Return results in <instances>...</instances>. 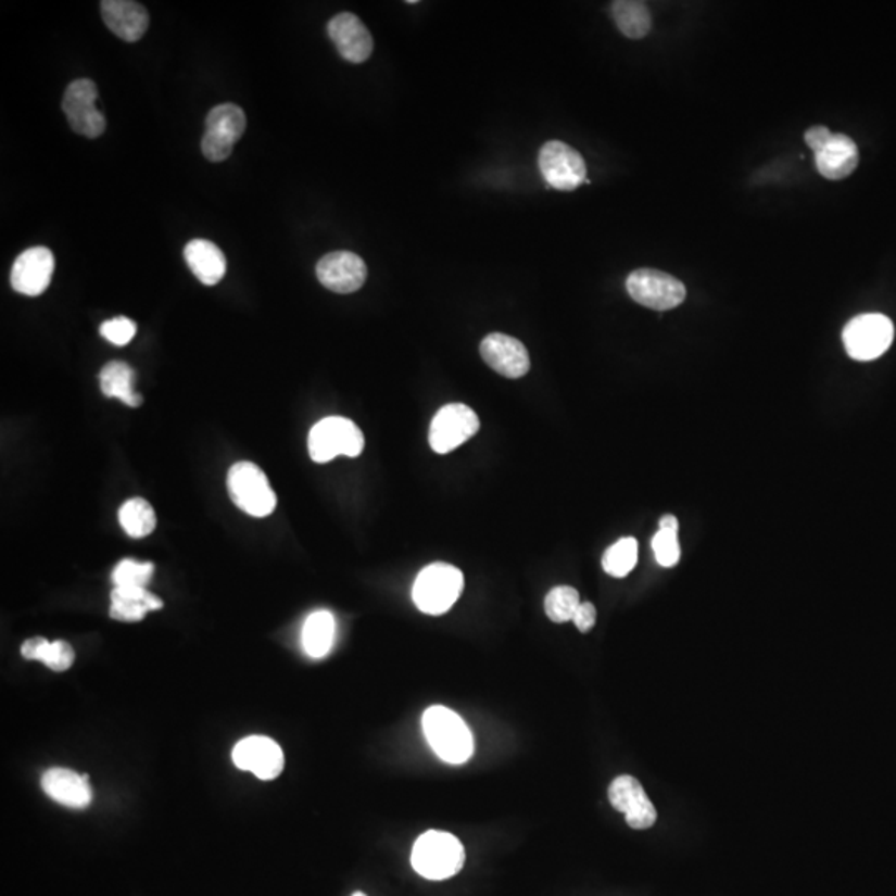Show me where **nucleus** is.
<instances>
[{
    "instance_id": "nucleus-33",
    "label": "nucleus",
    "mask_w": 896,
    "mask_h": 896,
    "mask_svg": "<svg viewBox=\"0 0 896 896\" xmlns=\"http://www.w3.org/2000/svg\"><path fill=\"white\" fill-rule=\"evenodd\" d=\"M575 626L581 633H588L596 624V608L591 603H581L573 616Z\"/></svg>"
},
{
    "instance_id": "nucleus-5",
    "label": "nucleus",
    "mask_w": 896,
    "mask_h": 896,
    "mask_svg": "<svg viewBox=\"0 0 896 896\" xmlns=\"http://www.w3.org/2000/svg\"><path fill=\"white\" fill-rule=\"evenodd\" d=\"M310 455L317 464H327L339 455L358 457L364 451L363 430L344 417H327L311 429Z\"/></svg>"
},
{
    "instance_id": "nucleus-12",
    "label": "nucleus",
    "mask_w": 896,
    "mask_h": 896,
    "mask_svg": "<svg viewBox=\"0 0 896 896\" xmlns=\"http://www.w3.org/2000/svg\"><path fill=\"white\" fill-rule=\"evenodd\" d=\"M232 762L239 770L253 772L261 781H273L285 769V754L273 739L251 735L235 745Z\"/></svg>"
},
{
    "instance_id": "nucleus-10",
    "label": "nucleus",
    "mask_w": 896,
    "mask_h": 896,
    "mask_svg": "<svg viewBox=\"0 0 896 896\" xmlns=\"http://www.w3.org/2000/svg\"><path fill=\"white\" fill-rule=\"evenodd\" d=\"M97 100H99V88L96 81L78 78L68 85L62 109L75 134L87 138H99L105 131V116L97 109Z\"/></svg>"
},
{
    "instance_id": "nucleus-20",
    "label": "nucleus",
    "mask_w": 896,
    "mask_h": 896,
    "mask_svg": "<svg viewBox=\"0 0 896 896\" xmlns=\"http://www.w3.org/2000/svg\"><path fill=\"white\" fill-rule=\"evenodd\" d=\"M858 148L847 135L832 134L816 153L817 169L826 179H844L858 166Z\"/></svg>"
},
{
    "instance_id": "nucleus-26",
    "label": "nucleus",
    "mask_w": 896,
    "mask_h": 896,
    "mask_svg": "<svg viewBox=\"0 0 896 896\" xmlns=\"http://www.w3.org/2000/svg\"><path fill=\"white\" fill-rule=\"evenodd\" d=\"M611 14L621 34L628 39H643L651 30L649 9L638 0H618L613 2Z\"/></svg>"
},
{
    "instance_id": "nucleus-2",
    "label": "nucleus",
    "mask_w": 896,
    "mask_h": 896,
    "mask_svg": "<svg viewBox=\"0 0 896 896\" xmlns=\"http://www.w3.org/2000/svg\"><path fill=\"white\" fill-rule=\"evenodd\" d=\"M464 845L449 832L429 830L418 836L412 850V867L427 880L452 879L464 869Z\"/></svg>"
},
{
    "instance_id": "nucleus-23",
    "label": "nucleus",
    "mask_w": 896,
    "mask_h": 896,
    "mask_svg": "<svg viewBox=\"0 0 896 896\" xmlns=\"http://www.w3.org/2000/svg\"><path fill=\"white\" fill-rule=\"evenodd\" d=\"M22 656L30 661H42L52 671L62 672L72 668L75 651L65 641H47L46 638H30L21 647Z\"/></svg>"
},
{
    "instance_id": "nucleus-15",
    "label": "nucleus",
    "mask_w": 896,
    "mask_h": 896,
    "mask_svg": "<svg viewBox=\"0 0 896 896\" xmlns=\"http://www.w3.org/2000/svg\"><path fill=\"white\" fill-rule=\"evenodd\" d=\"M327 36L335 42L342 59L351 64H363L373 55L374 39L357 15L342 12L327 24Z\"/></svg>"
},
{
    "instance_id": "nucleus-29",
    "label": "nucleus",
    "mask_w": 896,
    "mask_h": 896,
    "mask_svg": "<svg viewBox=\"0 0 896 896\" xmlns=\"http://www.w3.org/2000/svg\"><path fill=\"white\" fill-rule=\"evenodd\" d=\"M580 605V593L571 586L553 588L545 597L546 616L559 624L573 621L575 613Z\"/></svg>"
},
{
    "instance_id": "nucleus-30",
    "label": "nucleus",
    "mask_w": 896,
    "mask_h": 896,
    "mask_svg": "<svg viewBox=\"0 0 896 896\" xmlns=\"http://www.w3.org/2000/svg\"><path fill=\"white\" fill-rule=\"evenodd\" d=\"M155 573V565L150 561L124 559L115 566L112 581L115 588H147Z\"/></svg>"
},
{
    "instance_id": "nucleus-16",
    "label": "nucleus",
    "mask_w": 896,
    "mask_h": 896,
    "mask_svg": "<svg viewBox=\"0 0 896 896\" xmlns=\"http://www.w3.org/2000/svg\"><path fill=\"white\" fill-rule=\"evenodd\" d=\"M480 354L487 366L492 367L495 373L506 379H520L530 370V355H528L527 348L510 336L500 335V332L487 336L480 344Z\"/></svg>"
},
{
    "instance_id": "nucleus-1",
    "label": "nucleus",
    "mask_w": 896,
    "mask_h": 896,
    "mask_svg": "<svg viewBox=\"0 0 896 896\" xmlns=\"http://www.w3.org/2000/svg\"><path fill=\"white\" fill-rule=\"evenodd\" d=\"M424 735L433 753L445 762L460 766L474 756L475 744L470 729L454 710L432 706L424 712Z\"/></svg>"
},
{
    "instance_id": "nucleus-14",
    "label": "nucleus",
    "mask_w": 896,
    "mask_h": 896,
    "mask_svg": "<svg viewBox=\"0 0 896 896\" xmlns=\"http://www.w3.org/2000/svg\"><path fill=\"white\" fill-rule=\"evenodd\" d=\"M608 798L618 812L624 813L631 829L646 830L656 823L657 812L643 785L631 775H621L608 788Z\"/></svg>"
},
{
    "instance_id": "nucleus-35",
    "label": "nucleus",
    "mask_w": 896,
    "mask_h": 896,
    "mask_svg": "<svg viewBox=\"0 0 896 896\" xmlns=\"http://www.w3.org/2000/svg\"><path fill=\"white\" fill-rule=\"evenodd\" d=\"M659 530L674 531V533H678V518L672 517V515H666V517H662L661 520H659Z\"/></svg>"
},
{
    "instance_id": "nucleus-24",
    "label": "nucleus",
    "mask_w": 896,
    "mask_h": 896,
    "mask_svg": "<svg viewBox=\"0 0 896 896\" xmlns=\"http://www.w3.org/2000/svg\"><path fill=\"white\" fill-rule=\"evenodd\" d=\"M135 373L128 364L113 361L106 364L100 373V387L105 397L119 399L130 407H138L143 402L141 395L134 389Z\"/></svg>"
},
{
    "instance_id": "nucleus-4",
    "label": "nucleus",
    "mask_w": 896,
    "mask_h": 896,
    "mask_svg": "<svg viewBox=\"0 0 896 896\" xmlns=\"http://www.w3.org/2000/svg\"><path fill=\"white\" fill-rule=\"evenodd\" d=\"M228 492L239 510L251 517H269L278 499L264 471L251 462H238L229 468Z\"/></svg>"
},
{
    "instance_id": "nucleus-18",
    "label": "nucleus",
    "mask_w": 896,
    "mask_h": 896,
    "mask_svg": "<svg viewBox=\"0 0 896 896\" xmlns=\"http://www.w3.org/2000/svg\"><path fill=\"white\" fill-rule=\"evenodd\" d=\"M106 27L125 42H137L150 25L147 9L131 0H103L100 4Z\"/></svg>"
},
{
    "instance_id": "nucleus-13",
    "label": "nucleus",
    "mask_w": 896,
    "mask_h": 896,
    "mask_svg": "<svg viewBox=\"0 0 896 896\" xmlns=\"http://www.w3.org/2000/svg\"><path fill=\"white\" fill-rule=\"evenodd\" d=\"M316 275L320 285L329 291L351 294L366 282L367 266L363 257L351 251H335L320 257Z\"/></svg>"
},
{
    "instance_id": "nucleus-31",
    "label": "nucleus",
    "mask_w": 896,
    "mask_h": 896,
    "mask_svg": "<svg viewBox=\"0 0 896 896\" xmlns=\"http://www.w3.org/2000/svg\"><path fill=\"white\" fill-rule=\"evenodd\" d=\"M653 552L656 561L665 568H671L681 558V546H679L678 533L674 531L659 530L653 537Z\"/></svg>"
},
{
    "instance_id": "nucleus-8",
    "label": "nucleus",
    "mask_w": 896,
    "mask_h": 896,
    "mask_svg": "<svg viewBox=\"0 0 896 896\" xmlns=\"http://www.w3.org/2000/svg\"><path fill=\"white\" fill-rule=\"evenodd\" d=\"M626 289L633 301L654 311L678 307L685 299V286L674 276L657 269H638L626 279Z\"/></svg>"
},
{
    "instance_id": "nucleus-21",
    "label": "nucleus",
    "mask_w": 896,
    "mask_h": 896,
    "mask_svg": "<svg viewBox=\"0 0 896 896\" xmlns=\"http://www.w3.org/2000/svg\"><path fill=\"white\" fill-rule=\"evenodd\" d=\"M185 260L198 281L204 286H215L225 278L226 257L212 241L193 239L185 248Z\"/></svg>"
},
{
    "instance_id": "nucleus-34",
    "label": "nucleus",
    "mask_w": 896,
    "mask_h": 896,
    "mask_svg": "<svg viewBox=\"0 0 896 896\" xmlns=\"http://www.w3.org/2000/svg\"><path fill=\"white\" fill-rule=\"evenodd\" d=\"M832 137V131L826 127H812L805 131V143L812 148L813 152H819L820 148L826 143Z\"/></svg>"
},
{
    "instance_id": "nucleus-28",
    "label": "nucleus",
    "mask_w": 896,
    "mask_h": 896,
    "mask_svg": "<svg viewBox=\"0 0 896 896\" xmlns=\"http://www.w3.org/2000/svg\"><path fill=\"white\" fill-rule=\"evenodd\" d=\"M638 563V542L628 537L606 550L603 556V568L606 573L615 578H624L633 571Z\"/></svg>"
},
{
    "instance_id": "nucleus-36",
    "label": "nucleus",
    "mask_w": 896,
    "mask_h": 896,
    "mask_svg": "<svg viewBox=\"0 0 896 896\" xmlns=\"http://www.w3.org/2000/svg\"><path fill=\"white\" fill-rule=\"evenodd\" d=\"M352 896H367V895H364V893L357 892V893H354V895H352Z\"/></svg>"
},
{
    "instance_id": "nucleus-22",
    "label": "nucleus",
    "mask_w": 896,
    "mask_h": 896,
    "mask_svg": "<svg viewBox=\"0 0 896 896\" xmlns=\"http://www.w3.org/2000/svg\"><path fill=\"white\" fill-rule=\"evenodd\" d=\"M110 616L116 621L137 622L150 611L163 608V602L147 588H115L110 594Z\"/></svg>"
},
{
    "instance_id": "nucleus-6",
    "label": "nucleus",
    "mask_w": 896,
    "mask_h": 896,
    "mask_svg": "<svg viewBox=\"0 0 896 896\" xmlns=\"http://www.w3.org/2000/svg\"><path fill=\"white\" fill-rule=\"evenodd\" d=\"M247 131V113L235 103H222L206 116V131L201 140L204 159L210 162H225L229 159L236 141Z\"/></svg>"
},
{
    "instance_id": "nucleus-3",
    "label": "nucleus",
    "mask_w": 896,
    "mask_h": 896,
    "mask_svg": "<svg viewBox=\"0 0 896 896\" xmlns=\"http://www.w3.org/2000/svg\"><path fill=\"white\" fill-rule=\"evenodd\" d=\"M464 591V573L446 563H433L418 573L412 590L415 606L426 615L439 616L457 603Z\"/></svg>"
},
{
    "instance_id": "nucleus-27",
    "label": "nucleus",
    "mask_w": 896,
    "mask_h": 896,
    "mask_svg": "<svg viewBox=\"0 0 896 896\" xmlns=\"http://www.w3.org/2000/svg\"><path fill=\"white\" fill-rule=\"evenodd\" d=\"M118 520L125 533L131 538H144L156 528L153 506L143 499H131L119 508Z\"/></svg>"
},
{
    "instance_id": "nucleus-32",
    "label": "nucleus",
    "mask_w": 896,
    "mask_h": 896,
    "mask_svg": "<svg viewBox=\"0 0 896 896\" xmlns=\"http://www.w3.org/2000/svg\"><path fill=\"white\" fill-rule=\"evenodd\" d=\"M100 335L113 345H127L137 335V324L125 316L113 317L100 326Z\"/></svg>"
},
{
    "instance_id": "nucleus-17",
    "label": "nucleus",
    "mask_w": 896,
    "mask_h": 896,
    "mask_svg": "<svg viewBox=\"0 0 896 896\" xmlns=\"http://www.w3.org/2000/svg\"><path fill=\"white\" fill-rule=\"evenodd\" d=\"M53 267L52 251L43 247L30 248L15 260L11 273L12 288L21 294L36 298L49 288Z\"/></svg>"
},
{
    "instance_id": "nucleus-19",
    "label": "nucleus",
    "mask_w": 896,
    "mask_h": 896,
    "mask_svg": "<svg viewBox=\"0 0 896 896\" xmlns=\"http://www.w3.org/2000/svg\"><path fill=\"white\" fill-rule=\"evenodd\" d=\"M42 788L52 800L65 805L68 809H85L92 802V788L88 777L71 769L47 770L42 775Z\"/></svg>"
},
{
    "instance_id": "nucleus-11",
    "label": "nucleus",
    "mask_w": 896,
    "mask_h": 896,
    "mask_svg": "<svg viewBox=\"0 0 896 896\" xmlns=\"http://www.w3.org/2000/svg\"><path fill=\"white\" fill-rule=\"evenodd\" d=\"M480 429L478 415L464 404L440 408L430 424L429 442L437 454H451Z\"/></svg>"
},
{
    "instance_id": "nucleus-9",
    "label": "nucleus",
    "mask_w": 896,
    "mask_h": 896,
    "mask_svg": "<svg viewBox=\"0 0 896 896\" xmlns=\"http://www.w3.org/2000/svg\"><path fill=\"white\" fill-rule=\"evenodd\" d=\"M538 166L550 187L573 191L586 184V163L570 144L559 140L546 141L538 155Z\"/></svg>"
},
{
    "instance_id": "nucleus-25",
    "label": "nucleus",
    "mask_w": 896,
    "mask_h": 896,
    "mask_svg": "<svg viewBox=\"0 0 896 896\" xmlns=\"http://www.w3.org/2000/svg\"><path fill=\"white\" fill-rule=\"evenodd\" d=\"M336 621L329 611H316L306 619L303 628V647L314 659L327 656L335 643Z\"/></svg>"
},
{
    "instance_id": "nucleus-7",
    "label": "nucleus",
    "mask_w": 896,
    "mask_h": 896,
    "mask_svg": "<svg viewBox=\"0 0 896 896\" xmlns=\"http://www.w3.org/2000/svg\"><path fill=\"white\" fill-rule=\"evenodd\" d=\"M895 336L892 320L883 314H861L844 329L847 354L855 361H873L888 351Z\"/></svg>"
}]
</instances>
